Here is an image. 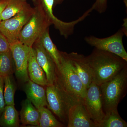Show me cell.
I'll use <instances>...</instances> for the list:
<instances>
[{
  "mask_svg": "<svg viewBox=\"0 0 127 127\" xmlns=\"http://www.w3.org/2000/svg\"><path fill=\"white\" fill-rule=\"evenodd\" d=\"M92 71V82L100 86L127 66V62L112 53L95 48L86 57Z\"/></svg>",
  "mask_w": 127,
  "mask_h": 127,
  "instance_id": "6da1fadb",
  "label": "cell"
},
{
  "mask_svg": "<svg viewBox=\"0 0 127 127\" xmlns=\"http://www.w3.org/2000/svg\"><path fill=\"white\" fill-rule=\"evenodd\" d=\"M62 59L56 68L55 83L75 100L83 101L87 89L74 70L67 53L61 52Z\"/></svg>",
  "mask_w": 127,
  "mask_h": 127,
  "instance_id": "7a4b0ae2",
  "label": "cell"
},
{
  "mask_svg": "<svg viewBox=\"0 0 127 127\" xmlns=\"http://www.w3.org/2000/svg\"><path fill=\"white\" fill-rule=\"evenodd\" d=\"M99 86L105 113L118 109V104L127 93V66L112 78Z\"/></svg>",
  "mask_w": 127,
  "mask_h": 127,
  "instance_id": "3957f363",
  "label": "cell"
},
{
  "mask_svg": "<svg viewBox=\"0 0 127 127\" xmlns=\"http://www.w3.org/2000/svg\"><path fill=\"white\" fill-rule=\"evenodd\" d=\"M47 107L63 123L68 122V111L75 100L54 83L46 86Z\"/></svg>",
  "mask_w": 127,
  "mask_h": 127,
  "instance_id": "277c9868",
  "label": "cell"
},
{
  "mask_svg": "<svg viewBox=\"0 0 127 127\" xmlns=\"http://www.w3.org/2000/svg\"><path fill=\"white\" fill-rule=\"evenodd\" d=\"M34 8V13L21 31L19 39L21 43L30 47L51 25L41 7Z\"/></svg>",
  "mask_w": 127,
  "mask_h": 127,
  "instance_id": "5b68a950",
  "label": "cell"
},
{
  "mask_svg": "<svg viewBox=\"0 0 127 127\" xmlns=\"http://www.w3.org/2000/svg\"><path fill=\"white\" fill-rule=\"evenodd\" d=\"M34 11V8L27 3L15 15L7 20L1 21L0 32L7 39L9 44L19 41L21 31Z\"/></svg>",
  "mask_w": 127,
  "mask_h": 127,
  "instance_id": "8992f818",
  "label": "cell"
},
{
  "mask_svg": "<svg viewBox=\"0 0 127 127\" xmlns=\"http://www.w3.org/2000/svg\"><path fill=\"white\" fill-rule=\"evenodd\" d=\"M124 35L121 29L108 37L99 38L91 36L86 37L84 40L87 43L96 49L112 53L127 62V53L123 42Z\"/></svg>",
  "mask_w": 127,
  "mask_h": 127,
  "instance_id": "52a82bcc",
  "label": "cell"
},
{
  "mask_svg": "<svg viewBox=\"0 0 127 127\" xmlns=\"http://www.w3.org/2000/svg\"><path fill=\"white\" fill-rule=\"evenodd\" d=\"M83 103L90 118L98 127L105 114L99 86L92 82L87 89Z\"/></svg>",
  "mask_w": 127,
  "mask_h": 127,
  "instance_id": "ba28073f",
  "label": "cell"
},
{
  "mask_svg": "<svg viewBox=\"0 0 127 127\" xmlns=\"http://www.w3.org/2000/svg\"><path fill=\"white\" fill-rule=\"evenodd\" d=\"M10 50L15 65V72L17 78L22 83L30 80L28 72V58L31 48L19 41L10 44Z\"/></svg>",
  "mask_w": 127,
  "mask_h": 127,
  "instance_id": "9c48e42d",
  "label": "cell"
},
{
  "mask_svg": "<svg viewBox=\"0 0 127 127\" xmlns=\"http://www.w3.org/2000/svg\"><path fill=\"white\" fill-rule=\"evenodd\" d=\"M35 6H39L43 10L51 25H53L59 31L60 34L64 37L68 36L73 30L72 22H64L55 16L53 13L55 0H32Z\"/></svg>",
  "mask_w": 127,
  "mask_h": 127,
  "instance_id": "30bf717a",
  "label": "cell"
},
{
  "mask_svg": "<svg viewBox=\"0 0 127 127\" xmlns=\"http://www.w3.org/2000/svg\"><path fill=\"white\" fill-rule=\"evenodd\" d=\"M35 50L37 61L46 74L48 85L54 84L56 65L52 58L41 45L39 39L32 46Z\"/></svg>",
  "mask_w": 127,
  "mask_h": 127,
  "instance_id": "8fae6325",
  "label": "cell"
},
{
  "mask_svg": "<svg viewBox=\"0 0 127 127\" xmlns=\"http://www.w3.org/2000/svg\"><path fill=\"white\" fill-rule=\"evenodd\" d=\"M67 127H96L85 108L83 101L72 104L68 111Z\"/></svg>",
  "mask_w": 127,
  "mask_h": 127,
  "instance_id": "7c38bea8",
  "label": "cell"
},
{
  "mask_svg": "<svg viewBox=\"0 0 127 127\" xmlns=\"http://www.w3.org/2000/svg\"><path fill=\"white\" fill-rule=\"evenodd\" d=\"M71 64L87 89L92 82L91 67L86 57L77 53H67Z\"/></svg>",
  "mask_w": 127,
  "mask_h": 127,
  "instance_id": "4fadbf2b",
  "label": "cell"
},
{
  "mask_svg": "<svg viewBox=\"0 0 127 127\" xmlns=\"http://www.w3.org/2000/svg\"><path fill=\"white\" fill-rule=\"evenodd\" d=\"M24 89L27 97L37 109L47 106L46 87L41 86L30 79L25 83Z\"/></svg>",
  "mask_w": 127,
  "mask_h": 127,
  "instance_id": "5bb4252c",
  "label": "cell"
},
{
  "mask_svg": "<svg viewBox=\"0 0 127 127\" xmlns=\"http://www.w3.org/2000/svg\"><path fill=\"white\" fill-rule=\"evenodd\" d=\"M28 72L31 81L43 86L48 85L45 73L37 61L35 51L32 47L30 49Z\"/></svg>",
  "mask_w": 127,
  "mask_h": 127,
  "instance_id": "9a60e30c",
  "label": "cell"
},
{
  "mask_svg": "<svg viewBox=\"0 0 127 127\" xmlns=\"http://www.w3.org/2000/svg\"><path fill=\"white\" fill-rule=\"evenodd\" d=\"M21 106L20 115L22 125L38 127L40 113L38 109L27 98L22 101Z\"/></svg>",
  "mask_w": 127,
  "mask_h": 127,
  "instance_id": "2e32d148",
  "label": "cell"
},
{
  "mask_svg": "<svg viewBox=\"0 0 127 127\" xmlns=\"http://www.w3.org/2000/svg\"><path fill=\"white\" fill-rule=\"evenodd\" d=\"M39 40L45 50L52 58L57 68H58L61 62V52L58 50L51 39L49 33V28L43 32Z\"/></svg>",
  "mask_w": 127,
  "mask_h": 127,
  "instance_id": "e0dca14e",
  "label": "cell"
},
{
  "mask_svg": "<svg viewBox=\"0 0 127 127\" xmlns=\"http://www.w3.org/2000/svg\"><path fill=\"white\" fill-rule=\"evenodd\" d=\"M0 126L3 127H18L19 114L14 105H5L0 117Z\"/></svg>",
  "mask_w": 127,
  "mask_h": 127,
  "instance_id": "ac0fdd59",
  "label": "cell"
},
{
  "mask_svg": "<svg viewBox=\"0 0 127 127\" xmlns=\"http://www.w3.org/2000/svg\"><path fill=\"white\" fill-rule=\"evenodd\" d=\"M105 116L98 127H127V123L120 117L118 109L105 113Z\"/></svg>",
  "mask_w": 127,
  "mask_h": 127,
  "instance_id": "d6986e66",
  "label": "cell"
},
{
  "mask_svg": "<svg viewBox=\"0 0 127 127\" xmlns=\"http://www.w3.org/2000/svg\"><path fill=\"white\" fill-rule=\"evenodd\" d=\"M40 113L39 127H62L64 125L58 121L50 109L46 107L38 108Z\"/></svg>",
  "mask_w": 127,
  "mask_h": 127,
  "instance_id": "ffe728a7",
  "label": "cell"
},
{
  "mask_svg": "<svg viewBox=\"0 0 127 127\" xmlns=\"http://www.w3.org/2000/svg\"><path fill=\"white\" fill-rule=\"evenodd\" d=\"M7 4L2 12L1 21L11 18L21 11L27 4V0H7Z\"/></svg>",
  "mask_w": 127,
  "mask_h": 127,
  "instance_id": "44dd1931",
  "label": "cell"
},
{
  "mask_svg": "<svg viewBox=\"0 0 127 127\" xmlns=\"http://www.w3.org/2000/svg\"><path fill=\"white\" fill-rule=\"evenodd\" d=\"M4 95L5 105H14L16 86L12 75L4 77Z\"/></svg>",
  "mask_w": 127,
  "mask_h": 127,
  "instance_id": "7402d4cb",
  "label": "cell"
},
{
  "mask_svg": "<svg viewBox=\"0 0 127 127\" xmlns=\"http://www.w3.org/2000/svg\"><path fill=\"white\" fill-rule=\"evenodd\" d=\"M15 72V65L10 50L0 53V76L12 75Z\"/></svg>",
  "mask_w": 127,
  "mask_h": 127,
  "instance_id": "603a6c76",
  "label": "cell"
},
{
  "mask_svg": "<svg viewBox=\"0 0 127 127\" xmlns=\"http://www.w3.org/2000/svg\"><path fill=\"white\" fill-rule=\"evenodd\" d=\"M107 0H96L92 6L93 10H95L100 14L104 13L106 10Z\"/></svg>",
  "mask_w": 127,
  "mask_h": 127,
  "instance_id": "cb8c5ba5",
  "label": "cell"
},
{
  "mask_svg": "<svg viewBox=\"0 0 127 127\" xmlns=\"http://www.w3.org/2000/svg\"><path fill=\"white\" fill-rule=\"evenodd\" d=\"M4 77L0 76V117L5 106L4 98Z\"/></svg>",
  "mask_w": 127,
  "mask_h": 127,
  "instance_id": "d4e9b609",
  "label": "cell"
},
{
  "mask_svg": "<svg viewBox=\"0 0 127 127\" xmlns=\"http://www.w3.org/2000/svg\"><path fill=\"white\" fill-rule=\"evenodd\" d=\"M10 50L9 42L0 32V53L7 52Z\"/></svg>",
  "mask_w": 127,
  "mask_h": 127,
  "instance_id": "484cf974",
  "label": "cell"
},
{
  "mask_svg": "<svg viewBox=\"0 0 127 127\" xmlns=\"http://www.w3.org/2000/svg\"><path fill=\"white\" fill-rule=\"evenodd\" d=\"M7 0H2L0 1V21H1V14L4 10L7 4Z\"/></svg>",
  "mask_w": 127,
  "mask_h": 127,
  "instance_id": "4316f807",
  "label": "cell"
},
{
  "mask_svg": "<svg viewBox=\"0 0 127 127\" xmlns=\"http://www.w3.org/2000/svg\"><path fill=\"white\" fill-rule=\"evenodd\" d=\"M64 0H55V2H54V7H53V8H54L57 5L62 4Z\"/></svg>",
  "mask_w": 127,
  "mask_h": 127,
  "instance_id": "83f0119b",
  "label": "cell"
},
{
  "mask_svg": "<svg viewBox=\"0 0 127 127\" xmlns=\"http://www.w3.org/2000/svg\"><path fill=\"white\" fill-rule=\"evenodd\" d=\"M124 3H125V6H126V7H127V0H124Z\"/></svg>",
  "mask_w": 127,
  "mask_h": 127,
  "instance_id": "f1b7e54d",
  "label": "cell"
},
{
  "mask_svg": "<svg viewBox=\"0 0 127 127\" xmlns=\"http://www.w3.org/2000/svg\"><path fill=\"white\" fill-rule=\"evenodd\" d=\"M1 0H0V1H1Z\"/></svg>",
  "mask_w": 127,
  "mask_h": 127,
  "instance_id": "f546056e",
  "label": "cell"
},
{
  "mask_svg": "<svg viewBox=\"0 0 127 127\" xmlns=\"http://www.w3.org/2000/svg\"><path fill=\"white\" fill-rule=\"evenodd\" d=\"M0 22H1V21H0Z\"/></svg>",
  "mask_w": 127,
  "mask_h": 127,
  "instance_id": "4dcf8cb0",
  "label": "cell"
}]
</instances>
